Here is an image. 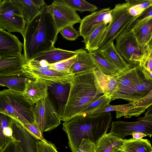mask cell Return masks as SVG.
Returning a JSON list of instances; mask_svg holds the SVG:
<instances>
[{
  "mask_svg": "<svg viewBox=\"0 0 152 152\" xmlns=\"http://www.w3.org/2000/svg\"><path fill=\"white\" fill-rule=\"evenodd\" d=\"M12 127L13 137L23 152H41L38 145V140L27 132L20 123L13 118Z\"/></svg>",
  "mask_w": 152,
  "mask_h": 152,
  "instance_id": "5bb4252c",
  "label": "cell"
},
{
  "mask_svg": "<svg viewBox=\"0 0 152 152\" xmlns=\"http://www.w3.org/2000/svg\"><path fill=\"white\" fill-rule=\"evenodd\" d=\"M144 74L143 69L139 63L116 74L118 90L111 97L112 101L120 99L130 103L132 96Z\"/></svg>",
  "mask_w": 152,
  "mask_h": 152,
  "instance_id": "ba28073f",
  "label": "cell"
},
{
  "mask_svg": "<svg viewBox=\"0 0 152 152\" xmlns=\"http://www.w3.org/2000/svg\"><path fill=\"white\" fill-rule=\"evenodd\" d=\"M95 69L74 74L67 102L59 113L61 121H68L77 116L104 95L94 74Z\"/></svg>",
  "mask_w": 152,
  "mask_h": 152,
  "instance_id": "7a4b0ae2",
  "label": "cell"
},
{
  "mask_svg": "<svg viewBox=\"0 0 152 152\" xmlns=\"http://www.w3.org/2000/svg\"><path fill=\"white\" fill-rule=\"evenodd\" d=\"M152 105V90L145 96L134 102L126 104V110L124 112H116L117 118L124 116L126 118L138 117L145 112Z\"/></svg>",
  "mask_w": 152,
  "mask_h": 152,
  "instance_id": "ac0fdd59",
  "label": "cell"
},
{
  "mask_svg": "<svg viewBox=\"0 0 152 152\" xmlns=\"http://www.w3.org/2000/svg\"><path fill=\"white\" fill-rule=\"evenodd\" d=\"M49 86L48 84L42 80L30 78L26 85L23 94L34 104L49 94Z\"/></svg>",
  "mask_w": 152,
  "mask_h": 152,
  "instance_id": "e0dca14e",
  "label": "cell"
},
{
  "mask_svg": "<svg viewBox=\"0 0 152 152\" xmlns=\"http://www.w3.org/2000/svg\"><path fill=\"white\" fill-rule=\"evenodd\" d=\"M26 23L15 0H0V28L10 33L18 32L23 37Z\"/></svg>",
  "mask_w": 152,
  "mask_h": 152,
  "instance_id": "5b68a950",
  "label": "cell"
},
{
  "mask_svg": "<svg viewBox=\"0 0 152 152\" xmlns=\"http://www.w3.org/2000/svg\"><path fill=\"white\" fill-rule=\"evenodd\" d=\"M98 50L104 58L117 66L121 71L128 69L131 66L118 51L114 41L105 48Z\"/></svg>",
  "mask_w": 152,
  "mask_h": 152,
  "instance_id": "7402d4cb",
  "label": "cell"
},
{
  "mask_svg": "<svg viewBox=\"0 0 152 152\" xmlns=\"http://www.w3.org/2000/svg\"><path fill=\"white\" fill-rule=\"evenodd\" d=\"M121 150L125 152H150L152 147L149 140L141 138L136 140L132 138L124 139Z\"/></svg>",
  "mask_w": 152,
  "mask_h": 152,
  "instance_id": "f546056e",
  "label": "cell"
},
{
  "mask_svg": "<svg viewBox=\"0 0 152 152\" xmlns=\"http://www.w3.org/2000/svg\"><path fill=\"white\" fill-rule=\"evenodd\" d=\"M35 122L42 133L51 131L61 124V118L49 94L37 102L34 109Z\"/></svg>",
  "mask_w": 152,
  "mask_h": 152,
  "instance_id": "52a82bcc",
  "label": "cell"
},
{
  "mask_svg": "<svg viewBox=\"0 0 152 152\" xmlns=\"http://www.w3.org/2000/svg\"><path fill=\"white\" fill-rule=\"evenodd\" d=\"M37 143L41 152H58L54 144L50 141L38 140Z\"/></svg>",
  "mask_w": 152,
  "mask_h": 152,
  "instance_id": "b9f144b4",
  "label": "cell"
},
{
  "mask_svg": "<svg viewBox=\"0 0 152 152\" xmlns=\"http://www.w3.org/2000/svg\"><path fill=\"white\" fill-rule=\"evenodd\" d=\"M36 7L40 10L42 8L46 6L45 1L43 0H32Z\"/></svg>",
  "mask_w": 152,
  "mask_h": 152,
  "instance_id": "ee69618b",
  "label": "cell"
},
{
  "mask_svg": "<svg viewBox=\"0 0 152 152\" xmlns=\"http://www.w3.org/2000/svg\"><path fill=\"white\" fill-rule=\"evenodd\" d=\"M112 10L110 7L103 8L84 17L79 28L80 36L85 38L102 23H109L112 20Z\"/></svg>",
  "mask_w": 152,
  "mask_h": 152,
  "instance_id": "4fadbf2b",
  "label": "cell"
},
{
  "mask_svg": "<svg viewBox=\"0 0 152 152\" xmlns=\"http://www.w3.org/2000/svg\"><path fill=\"white\" fill-rule=\"evenodd\" d=\"M20 9L26 24L39 12L40 10L32 0H15Z\"/></svg>",
  "mask_w": 152,
  "mask_h": 152,
  "instance_id": "4dcf8cb0",
  "label": "cell"
},
{
  "mask_svg": "<svg viewBox=\"0 0 152 152\" xmlns=\"http://www.w3.org/2000/svg\"><path fill=\"white\" fill-rule=\"evenodd\" d=\"M127 3L116 4L112 10V20L108 25L98 50L104 48L121 33L135 17L128 12Z\"/></svg>",
  "mask_w": 152,
  "mask_h": 152,
  "instance_id": "9c48e42d",
  "label": "cell"
},
{
  "mask_svg": "<svg viewBox=\"0 0 152 152\" xmlns=\"http://www.w3.org/2000/svg\"><path fill=\"white\" fill-rule=\"evenodd\" d=\"M70 88V84L56 83L49 86L48 90L57 102L58 113L62 110L67 102Z\"/></svg>",
  "mask_w": 152,
  "mask_h": 152,
  "instance_id": "83f0119b",
  "label": "cell"
},
{
  "mask_svg": "<svg viewBox=\"0 0 152 152\" xmlns=\"http://www.w3.org/2000/svg\"><path fill=\"white\" fill-rule=\"evenodd\" d=\"M75 60L70 71L72 74L88 71L96 68L89 53L83 48L76 50Z\"/></svg>",
  "mask_w": 152,
  "mask_h": 152,
  "instance_id": "d6986e66",
  "label": "cell"
},
{
  "mask_svg": "<svg viewBox=\"0 0 152 152\" xmlns=\"http://www.w3.org/2000/svg\"><path fill=\"white\" fill-rule=\"evenodd\" d=\"M34 106L23 94L9 89L0 92V113L12 118L21 124L34 122Z\"/></svg>",
  "mask_w": 152,
  "mask_h": 152,
  "instance_id": "277c9868",
  "label": "cell"
},
{
  "mask_svg": "<svg viewBox=\"0 0 152 152\" xmlns=\"http://www.w3.org/2000/svg\"><path fill=\"white\" fill-rule=\"evenodd\" d=\"M23 48L17 37L0 28V58L20 54Z\"/></svg>",
  "mask_w": 152,
  "mask_h": 152,
  "instance_id": "9a60e30c",
  "label": "cell"
},
{
  "mask_svg": "<svg viewBox=\"0 0 152 152\" xmlns=\"http://www.w3.org/2000/svg\"><path fill=\"white\" fill-rule=\"evenodd\" d=\"M144 70L147 73L148 75L151 80L152 81V72H149L146 71V70H145L144 69Z\"/></svg>",
  "mask_w": 152,
  "mask_h": 152,
  "instance_id": "bcb514c9",
  "label": "cell"
},
{
  "mask_svg": "<svg viewBox=\"0 0 152 152\" xmlns=\"http://www.w3.org/2000/svg\"><path fill=\"white\" fill-rule=\"evenodd\" d=\"M107 24L104 22L97 26L91 34L84 38L82 42L85 45V49L88 52L99 49L101 43L105 35Z\"/></svg>",
  "mask_w": 152,
  "mask_h": 152,
  "instance_id": "ffe728a7",
  "label": "cell"
},
{
  "mask_svg": "<svg viewBox=\"0 0 152 152\" xmlns=\"http://www.w3.org/2000/svg\"><path fill=\"white\" fill-rule=\"evenodd\" d=\"M129 5L128 12L135 17L152 4V0H126Z\"/></svg>",
  "mask_w": 152,
  "mask_h": 152,
  "instance_id": "1f68e13d",
  "label": "cell"
},
{
  "mask_svg": "<svg viewBox=\"0 0 152 152\" xmlns=\"http://www.w3.org/2000/svg\"><path fill=\"white\" fill-rule=\"evenodd\" d=\"M58 34L49 6L46 5L26 25L23 37L26 62L54 48Z\"/></svg>",
  "mask_w": 152,
  "mask_h": 152,
  "instance_id": "6da1fadb",
  "label": "cell"
},
{
  "mask_svg": "<svg viewBox=\"0 0 152 152\" xmlns=\"http://www.w3.org/2000/svg\"><path fill=\"white\" fill-rule=\"evenodd\" d=\"M131 31L144 52L152 38V18Z\"/></svg>",
  "mask_w": 152,
  "mask_h": 152,
  "instance_id": "4316f807",
  "label": "cell"
},
{
  "mask_svg": "<svg viewBox=\"0 0 152 152\" xmlns=\"http://www.w3.org/2000/svg\"><path fill=\"white\" fill-rule=\"evenodd\" d=\"M124 140L106 133L96 145V152H117L121 149Z\"/></svg>",
  "mask_w": 152,
  "mask_h": 152,
  "instance_id": "603a6c76",
  "label": "cell"
},
{
  "mask_svg": "<svg viewBox=\"0 0 152 152\" xmlns=\"http://www.w3.org/2000/svg\"><path fill=\"white\" fill-rule=\"evenodd\" d=\"M111 126L109 133L122 139L136 132H142L150 137H152V105L148 108L143 116L139 117L136 121H113Z\"/></svg>",
  "mask_w": 152,
  "mask_h": 152,
  "instance_id": "8992f818",
  "label": "cell"
},
{
  "mask_svg": "<svg viewBox=\"0 0 152 152\" xmlns=\"http://www.w3.org/2000/svg\"><path fill=\"white\" fill-rule=\"evenodd\" d=\"M30 78L23 73L19 75L0 77V85L7 87L12 91L23 94Z\"/></svg>",
  "mask_w": 152,
  "mask_h": 152,
  "instance_id": "44dd1931",
  "label": "cell"
},
{
  "mask_svg": "<svg viewBox=\"0 0 152 152\" xmlns=\"http://www.w3.org/2000/svg\"><path fill=\"white\" fill-rule=\"evenodd\" d=\"M88 53L96 68L104 74L111 76L121 72L117 66L104 58L98 50Z\"/></svg>",
  "mask_w": 152,
  "mask_h": 152,
  "instance_id": "f1b7e54d",
  "label": "cell"
},
{
  "mask_svg": "<svg viewBox=\"0 0 152 152\" xmlns=\"http://www.w3.org/2000/svg\"><path fill=\"white\" fill-rule=\"evenodd\" d=\"M152 18V4L140 15L135 17L128 25L123 31H132Z\"/></svg>",
  "mask_w": 152,
  "mask_h": 152,
  "instance_id": "836d02e7",
  "label": "cell"
},
{
  "mask_svg": "<svg viewBox=\"0 0 152 152\" xmlns=\"http://www.w3.org/2000/svg\"><path fill=\"white\" fill-rule=\"evenodd\" d=\"M22 72L28 77L42 80L49 86L56 83L70 84L74 75V74L65 73L50 69H39L24 65Z\"/></svg>",
  "mask_w": 152,
  "mask_h": 152,
  "instance_id": "7c38bea8",
  "label": "cell"
},
{
  "mask_svg": "<svg viewBox=\"0 0 152 152\" xmlns=\"http://www.w3.org/2000/svg\"><path fill=\"white\" fill-rule=\"evenodd\" d=\"M76 56L64 60L50 64V69L65 73L72 74L70 69L75 61Z\"/></svg>",
  "mask_w": 152,
  "mask_h": 152,
  "instance_id": "d590c367",
  "label": "cell"
},
{
  "mask_svg": "<svg viewBox=\"0 0 152 152\" xmlns=\"http://www.w3.org/2000/svg\"><path fill=\"white\" fill-rule=\"evenodd\" d=\"M13 118L0 113V150L10 142L15 141L13 136Z\"/></svg>",
  "mask_w": 152,
  "mask_h": 152,
  "instance_id": "484cf974",
  "label": "cell"
},
{
  "mask_svg": "<svg viewBox=\"0 0 152 152\" xmlns=\"http://www.w3.org/2000/svg\"><path fill=\"white\" fill-rule=\"evenodd\" d=\"M94 73L104 94L111 97L118 90V84L116 74L111 76L107 75L97 68L94 70Z\"/></svg>",
  "mask_w": 152,
  "mask_h": 152,
  "instance_id": "d4e9b609",
  "label": "cell"
},
{
  "mask_svg": "<svg viewBox=\"0 0 152 152\" xmlns=\"http://www.w3.org/2000/svg\"><path fill=\"white\" fill-rule=\"evenodd\" d=\"M96 144L88 138L82 139L76 152H96Z\"/></svg>",
  "mask_w": 152,
  "mask_h": 152,
  "instance_id": "ab89813d",
  "label": "cell"
},
{
  "mask_svg": "<svg viewBox=\"0 0 152 152\" xmlns=\"http://www.w3.org/2000/svg\"><path fill=\"white\" fill-rule=\"evenodd\" d=\"M139 64L147 72H152V47L148 45L146 47L142 57Z\"/></svg>",
  "mask_w": 152,
  "mask_h": 152,
  "instance_id": "8d00e7d4",
  "label": "cell"
},
{
  "mask_svg": "<svg viewBox=\"0 0 152 152\" xmlns=\"http://www.w3.org/2000/svg\"><path fill=\"white\" fill-rule=\"evenodd\" d=\"M58 33L64 28L81 23L82 19L76 11L62 0H56L49 5Z\"/></svg>",
  "mask_w": 152,
  "mask_h": 152,
  "instance_id": "8fae6325",
  "label": "cell"
},
{
  "mask_svg": "<svg viewBox=\"0 0 152 152\" xmlns=\"http://www.w3.org/2000/svg\"><path fill=\"white\" fill-rule=\"evenodd\" d=\"M113 117L110 112L76 116L64 122L62 129L66 134L72 152H76L84 138H88L97 144L107 133Z\"/></svg>",
  "mask_w": 152,
  "mask_h": 152,
  "instance_id": "3957f363",
  "label": "cell"
},
{
  "mask_svg": "<svg viewBox=\"0 0 152 152\" xmlns=\"http://www.w3.org/2000/svg\"><path fill=\"white\" fill-rule=\"evenodd\" d=\"M74 10L81 12L86 11L94 12L98 10L95 5L83 0H62Z\"/></svg>",
  "mask_w": 152,
  "mask_h": 152,
  "instance_id": "d6a6232c",
  "label": "cell"
},
{
  "mask_svg": "<svg viewBox=\"0 0 152 152\" xmlns=\"http://www.w3.org/2000/svg\"><path fill=\"white\" fill-rule=\"evenodd\" d=\"M22 125L27 132L37 140L43 142L45 141L46 140L43 136V133H42L39 127L35 122L24 124Z\"/></svg>",
  "mask_w": 152,
  "mask_h": 152,
  "instance_id": "74e56055",
  "label": "cell"
},
{
  "mask_svg": "<svg viewBox=\"0 0 152 152\" xmlns=\"http://www.w3.org/2000/svg\"><path fill=\"white\" fill-rule=\"evenodd\" d=\"M132 136L133 138L136 140L140 139L144 137L147 136L145 134L139 132H134L132 133Z\"/></svg>",
  "mask_w": 152,
  "mask_h": 152,
  "instance_id": "f6af8a7d",
  "label": "cell"
},
{
  "mask_svg": "<svg viewBox=\"0 0 152 152\" xmlns=\"http://www.w3.org/2000/svg\"><path fill=\"white\" fill-rule=\"evenodd\" d=\"M148 45L152 47V38Z\"/></svg>",
  "mask_w": 152,
  "mask_h": 152,
  "instance_id": "7dc6e473",
  "label": "cell"
},
{
  "mask_svg": "<svg viewBox=\"0 0 152 152\" xmlns=\"http://www.w3.org/2000/svg\"><path fill=\"white\" fill-rule=\"evenodd\" d=\"M115 48L125 60L131 66L139 64L143 52L132 31H123L115 39Z\"/></svg>",
  "mask_w": 152,
  "mask_h": 152,
  "instance_id": "30bf717a",
  "label": "cell"
},
{
  "mask_svg": "<svg viewBox=\"0 0 152 152\" xmlns=\"http://www.w3.org/2000/svg\"><path fill=\"white\" fill-rule=\"evenodd\" d=\"M126 107V104L118 105H111L110 104L103 108L88 112L84 115H90L112 111L123 112L125 110Z\"/></svg>",
  "mask_w": 152,
  "mask_h": 152,
  "instance_id": "60d3db41",
  "label": "cell"
},
{
  "mask_svg": "<svg viewBox=\"0 0 152 152\" xmlns=\"http://www.w3.org/2000/svg\"><path fill=\"white\" fill-rule=\"evenodd\" d=\"M152 152V151H151V152Z\"/></svg>",
  "mask_w": 152,
  "mask_h": 152,
  "instance_id": "681fc988",
  "label": "cell"
},
{
  "mask_svg": "<svg viewBox=\"0 0 152 152\" xmlns=\"http://www.w3.org/2000/svg\"><path fill=\"white\" fill-rule=\"evenodd\" d=\"M117 152H124V151H123V150H121Z\"/></svg>",
  "mask_w": 152,
  "mask_h": 152,
  "instance_id": "c3c4849f",
  "label": "cell"
},
{
  "mask_svg": "<svg viewBox=\"0 0 152 152\" xmlns=\"http://www.w3.org/2000/svg\"><path fill=\"white\" fill-rule=\"evenodd\" d=\"M0 152H23L19 144L15 141L10 142Z\"/></svg>",
  "mask_w": 152,
  "mask_h": 152,
  "instance_id": "7bdbcfd3",
  "label": "cell"
},
{
  "mask_svg": "<svg viewBox=\"0 0 152 152\" xmlns=\"http://www.w3.org/2000/svg\"><path fill=\"white\" fill-rule=\"evenodd\" d=\"M76 55L75 51L62 49L55 47L43 52L33 59L39 61L45 60L49 64L56 63L72 58Z\"/></svg>",
  "mask_w": 152,
  "mask_h": 152,
  "instance_id": "cb8c5ba5",
  "label": "cell"
},
{
  "mask_svg": "<svg viewBox=\"0 0 152 152\" xmlns=\"http://www.w3.org/2000/svg\"><path fill=\"white\" fill-rule=\"evenodd\" d=\"M24 55L0 58V77L21 75L26 63Z\"/></svg>",
  "mask_w": 152,
  "mask_h": 152,
  "instance_id": "2e32d148",
  "label": "cell"
},
{
  "mask_svg": "<svg viewBox=\"0 0 152 152\" xmlns=\"http://www.w3.org/2000/svg\"><path fill=\"white\" fill-rule=\"evenodd\" d=\"M111 101L110 96H107L104 94L99 98L91 103L77 116L106 107L110 105L109 103Z\"/></svg>",
  "mask_w": 152,
  "mask_h": 152,
  "instance_id": "e575fe53",
  "label": "cell"
},
{
  "mask_svg": "<svg viewBox=\"0 0 152 152\" xmlns=\"http://www.w3.org/2000/svg\"><path fill=\"white\" fill-rule=\"evenodd\" d=\"M59 33L64 38L71 41L75 40L80 36L79 31H77L72 25L64 28Z\"/></svg>",
  "mask_w": 152,
  "mask_h": 152,
  "instance_id": "f35d334b",
  "label": "cell"
}]
</instances>
